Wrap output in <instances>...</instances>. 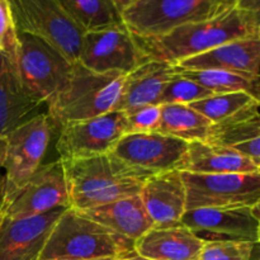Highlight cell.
I'll return each instance as SVG.
<instances>
[{"label":"cell","mask_w":260,"mask_h":260,"mask_svg":"<svg viewBox=\"0 0 260 260\" xmlns=\"http://www.w3.org/2000/svg\"><path fill=\"white\" fill-rule=\"evenodd\" d=\"M253 15L236 4L212 19L190 23L160 38L137 40L146 60L178 65L233 41L256 37Z\"/></svg>","instance_id":"cell-1"},{"label":"cell","mask_w":260,"mask_h":260,"mask_svg":"<svg viewBox=\"0 0 260 260\" xmlns=\"http://www.w3.org/2000/svg\"><path fill=\"white\" fill-rule=\"evenodd\" d=\"M134 251L135 243L69 207L53 226L38 260H119Z\"/></svg>","instance_id":"cell-2"},{"label":"cell","mask_w":260,"mask_h":260,"mask_svg":"<svg viewBox=\"0 0 260 260\" xmlns=\"http://www.w3.org/2000/svg\"><path fill=\"white\" fill-rule=\"evenodd\" d=\"M122 74H99L74 63L65 85L47 104L55 126L86 121L117 111L123 89Z\"/></svg>","instance_id":"cell-3"},{"label":"cell","mask_w":260,"mask_h":260,"mask_svg":"<svg viewBox=\"0 0 260 260\" xmlns=\"http://www.w3.org/2000/svg\"><path fill=\"white\" fill-rule=\"evenodd\" d=\"M236 0H117L124 27L137 40L160 38L190 23L212 19Z\"/></svg>","instance_id":"cell-4"},{"label":"cell","mask_w":260,"mask_h":260,"mask_svg":"<svg viewBox=\"0 0 260 260\" xmlns=\"http://www.w3.org/2000/svg\"><path fill=\"white\" fill-rule=\"evenodd\" d=\"M62 164L68 179L70 207L80 212L139 196L145 183L129 174L109 155L69 160Z\"/></svg>","instance_id":"cell-5"},{"label":"cell","mask_w":260,"mask_h":260,"mask_svg":"<svg viewBox=\"0 0 260 260\" xmlns=\"http://www.w3.org/2000/svg\"><path fill=\"white\" fill-rule=\"evenodd\" d=\"M10 5L18 32L47 43L71 63L78 62L85 33L58 0H12Z\"/></svg>","instance_id":"cell-6"},{"label":"cell","mask_w":260,"mask_h":260,"mask_svg":"<svg viewBox=\"0 0 260 260\" xmlns=\"http://www.w3.org/2000/svg\"><path fill=\"white\" fill-rule=\"evenodd\" d=\"M188 151V142L160 132L126 134L109 152L129 174L142 182L154 175L180 170Z\"/></svg>","instance_id":"cell-7"},{"label":"cell","mask_w":260,"mask_h":260,"mask_svg":"<svg viewBox=\"0 0 260 260\" xmlns=\"http://www.w3.org/2000/svg\"><path fill=\"white\" fill-rule=\"evenodd\" d=\"M73 66L47 43L27 33H19L18 73L30 95L41 104H48L55 98L68 81Z\"/></svg>","instance_id":"cell-8"},{"label":"cell","mask_w":260,"mask_h":260,"mask_svg":"<svg viewBox=\"0 0 260 260\" xmlns=\"http://www.w3.org/2000/svg\"><path fill=\"white\" fill-rule=\"evenodd\" d=\"M187 211L251 207L260 200V173L193 174L182 172Z\"/></svg>","instance_id":"cell-9"},{"label":"cell","mask_w":260,"mask_h":260,"mask_svg":"<svg viewBox=\"0 0 260 260\" xmlns=\"http://www.w3.org/2000/svg\"><path fill=\"white\" fill-rule=\"evenodd\" d=\"M53 126L55 124L48 114L41 113L8 136L7 159L4 164L8 205L42 165L52 136Z\"/></svg>","instance_id":"cell-10"},{"label":"cell","mask_w":260,"mask_h":260,"mask_svg":"<svg viewBox=\"0 0 260 260\" xmlns=\"http://www.w3.org/2000/svg\"><path fill=\"white\" fill-rule=\"evenodd\" d=\"M60 128L56 150L60 160L69 161L109 155L128 134V122L124 112L114 111L86 121L70 122Z\"/></svg>","instance_id":"cell-11"},{"label":"cell","mask_w":260,"mask_h":260,"mask_svg":"<svg viewBox=\"0 0 260 260\" xmlns=\"http://www.w3.org/2000/svg\"><path fill=\"white\" fill-rule=\"evenodd\" d=\"M137 40L126 27L85 33L78 62L99 74L127 75L145 62Z\"/></svg>","instance_id":"cell-12"},{"label":"cell","mask_w":260,"mask_h":260,"mask_svg":"<svg viewBox=\"0 0 260 260\" xmlns=\"http://www.w3.org/2000/svg\"><path fill=\"white\" fill-rule=\"evenodd\" d=\"M69 207L68 179L62 161L58 159L41 165L10 201L5 216L9 218H27Z\"/></svg>","instance_id":"cell-13"},{"label":"cell","mask_w":260,"mask_h":260,"mask_svg":"<svg viewBox=\"0 0 260 260\" xmlns=\"http://www.w3.org/2000/svg\"><path fill=\"white\" fill-rule=\"evenodd\" d=\"M259 221L251 207L197 208L184 213L182 225L198 239L210 241H258Z\"/></svg>","instance_id":"cell-14"},{"label":"cell","mask_w":260,"mask_h":260,"mask_svg":"<svg viewBox=\"0 0 260 260\" xmlns=\"http://www.w3.org/2000/svg\"><path fill=\"white\" fill-rule=\"evenodd\" d=\"M68 208L27 218L4 216L0 226V260H38L53 226Z\"/></svg>","instance_id":"cell-15"},{"label":"cell","mask_w":260,"mask_h":260,"mask_svg":"<svg viewBox=\"0 0 260 260\" xmlns=\"http://www.w3.org/2000/svg\"><path fill=\"white\" fill-rule=\"evenodd\" d=\"M140 198L154 228L180 225L187 212V192L182 172L172 170L145 180Z\"/></svg>","instance_id":"cell-16"},{"label":"cell","mask_w":260,"mask_h":260,"mask_svg":"<svg viewBox=\"0 0 260 260\" xmlns=\"http://www.w3.org/2000/svg\"><path fill=\"white\" fill-rule=\"evenodd\" d=\"M41 106L23 84L17 63L0 53V136L8 139L14 129L37 116Z\"/></svg>","instance_id":"cell-17"},{"label":"cell","mask_w":260,"mask_h":260,"mask_svg":"<svg viewBox=\"0 0 260 260\" xmlns=\"http://www.w3.org/2000/svg\"><path fill=\"white\" fill-rule=\"evenodd\" d=\"M182 70H222L244 75H260V38H244L182 61Z\"/></svg>","instance_id":"cell-18"},{"label":"cell","mask_w":260,"mask_h":260,"mask_svg":"<svg viewBox=\"0 0 260 260\" xmlns=\"http://www.w3.org/2000/svg\"><path fill=\"white\" fill-rule=\"evenodd\" d=\"M175 74L174 65L147 60L124 76L117 111L129 112L145 106H159L165 86Z\"/></svg>","instance_id":"cell-19"},{"label":"cell","mask_w":260,"mask_h":260,"mask_svg":"<svg viewBox=\"0 0 260 260\" xmlns=\"http://www.w3.org/2000/svg\"><path fill=\"white\" fill-rule=\"evenodd\" d=\"M205 241L184 225L152 228L135 243V253L151 260H197Z\"/></svg>","instance_id":"cell-20"},{"label":"cell","mask_w":260,"mask_h":260,"mask_svg":"<svg viewBox=\"0 0 260 260\" xmlns=\"http://www.w3.org/2000/svg\"><path fill=\"white\" fill-rule=\"evenodd\" d=\"M80 213L132 243H136L142 235L154 228L140 194L81 211Z\"/></svg>","instance_id":"cell-21"},{"label":"cell","mask_w":260,"mask_h":260,"mask_svg":"<svg viewBox=\"0 0 260 260\" xmlns=\"http://www.w3.org/2000/svg\"><path fill=\"white\" fill-rule=\"evenodd\" d=\"M182 172L193 174H236L258 173V160L245 156L235 149L207 144L188 142V151Z\"/></svg>","instance_id":"cell-22"},{"label":"cell","mask_w":260,"mask_h":260,"mask_svg":"<svg viewBox=\"0 0 260 260\" xmlns=\"http://www.w3.org/2000/svg\"><path fill=\"white\" fill-rule=\"evenodd\" d=\"M84 33L124 27L117 0H58Z\"/></svg>","instance_id":"cell-23"},{"label":"cell","mask_w":260,"mask_h":260,"mask_svg":"<svg viewBox=\"0 0 260 260\" xmlns=\"http://www.w3.org/2000/svg\"><path fill=\"white\" fill-rule=\"evenodd\" d=\"M213 123L196 109L185 104L161 106L160 134L183 140L185 142L207 141Z\"/></svg>","instance_id":"cell-24"},{"label":"cell","mask_w":260,"mask_h":260,"mask_svg":"<svg viewBox=\"0 0 260 260\" xmlns=\"http://www.w3.org/2000/svg\"><path fill=\"white\" fill-rule=\"evenodd\" d=\"M175 71L196 81L213 94L245 91L255 96L256 99L259 98L260 75H244L222 70H182L177 68Z\"/></svg>","instance_id":"cell-25"},{"label":"cell","mask_w":260,"mask_h":260,"mask_svg":"<svg viewBox=\"0 0 260 260\" xmlns=\"http://www.w3.org/2000/svg\"><path fill=\"white\" fill-rule=\"evenodd\" d=\"M256 137H260L259 106L253 107L222 123L213 124L206 142L233 149Z\"/></svg>","instance_id":"cell-26"},{"label":"cell","mask_w":260,"mask_h":260,"mask_svg":"<svg viewBox=\"0 0 260 260\" xmlns=\"http://www.w3.org/2000/svg\"><path fill=\"white\" fill-rule=\"evenodd\" d=\"M189 106L206 117L211 123L218 124L253 107L259 106V101L245 91H235V93L213 94Z\"/></svg>","instance_id":"cell-27"},{"label":"cell","mask_w":260,"mask_h":260,"mask_svg":"<svg viewBox=\"0 0 260 260\" xmlns=\"http://www.w3.org/2000/svg\"><path fill=\"white\" fill-rule=\"evenodd\" d=\"M213 95L212 91L207 90L202 85L197 84L196 81L180 75L175 71L174 75L169 80V83L165 86L164 91L160 98L159 106L164 104H189L194 102L202 101Z\"/></svg>","instance_id":"cell-28"},{"label":"cell","mask_w":260,"mask_h":260,"mask_svg":"<svg viewBox=\"0 0 260 260\" xmlns=\"http://www.w3.org/2000/svg\"><path fill=\"white\" fill-rule=\"evenodd\" d=\"M253 245L251 241H210L197 260H249Z\"/></svg>","instance_id":"cell-29"},{"label":"cell","mask_w":260,"mask_h":260,"mask_svg":"<svg viewBox=\"0 0 260 260\" xmlns=\"http://www.w3.org/2000/svg\"><path fill=\"white\" fill-rule=\"evenodd\" d=\"M19 33L9 0H0V53L17 63Z\"/></svg>","instance_id":"cell-30"},{"label":"cell","mask_w":260,"mask_h":260,"mask_svg":"<svg viewBox=\"0 0 260 260\" xmlns=\"http://www.w3.org/2000/svg\"><path fill=\"white\" fill-rule=\"evenodd\" d=\"M128 122V134L159 132L161 126V106H145L124 112Z\"/></svg>","instance_id":"cell-31"},{"label":"cell","mask_w":260,"mask_h":260,"mask_svg":"<svg viewBox=\"0 0 260 260\" xmlns=\"http://www.w3.org/2000/svg\"><path fill=\"white\" fill-rule=\"evenodd\" d=\"M236 151L241 152L245 156L251 157L254 160L260 159V137H256V139L251 140V141L244 142V144L238 145V146L233 147Z\"/></svg>","instance_id":"cell-32"},{"label":"cell","mask_w":260,"mask_h":260,"mask_svg":"<svg viewBox=\"0 0 260 260\" xmlns=\"http://www.w3.org/2000/svg\"><path fill=\"white\" fill-rule=\"evenodd\" d=\"M238 4L253 15L255 24L260 27V0H238Z\"/></svg>","instance_id":"cell-33"},{"label":"cell","mask_w":260,"mask_h":260,"mask_svg":"<svg viewBox=\"0 0 260 260\" xmlns=\"http://www.w3.org/2000/svg\"><path fill=\"white\" fill-rule=\"evenodd\" d=\"M7 205V178L4 173L0 172V213H5Z\"/></svg>","instance_id":"cell-34"},{"label":"cell","mask_w":260,"mask_h":260,"mask_svg":"<svg viewBox=\"0 0 260 260\" xmlns=\"http://www.w3.org/2000/svg\"><path fill=\"white\" fill-rule=\"evenodd\" d=\"M7 149H8V139L0 136V170L4 168L5 159H7Z\"/></svg>","instance_id":"cell-35"},{"label":"cell","mask_w":260,"mask_h":260,"mask_svg":"<svg viewBox=\"0 0 260 260\" xmlns=\"http://www.w3.org/2000/svg\"><path fill=\"white\" fill-rule=\"evenodd\" d=\"M249 260H260V241H255L254 243Z\"/></svg>","instance_id":"cell-36"},{"label":"cell","mask_w":260,"mask_h":260,"mask_svg":"<svg viewBox=\"0 0 260 260\" xmlns=\"http://www.w3.org/2000/svg\"><path fill=\"white\" fill-rule=\"evenodd\" d=\"M119 260H151V259H146V258H142V256H140V255H137L136 253H131V254H128V255H126V256H123V258H121Z\"/></svg>","instance_id":"cell-37"},{"label":"cell","mask_w":260,"mask_h":260,"mask_svg":"<svg viewBox=\"0 0 260 260\" xmlns=\"http://www.w3.org/2000/svg\"><path fill=\"white\" fill-rule=\"evenodd\" d=\"M251 211H253V215L255 216L256 220H258L260 222V200L258 201V203H256V205L253 206Z\"/></svg>","instance_id":"cell-38"},{"label":"cell","mask_w":260,"mask_h":260,"mask_svg":"<svg viewBox=\"0 0 260 260\" xmlns=\"http://www.w3.org/2000/svg\"><path fill=\"white\" fill-rule=\"evenodd\" d=\"M4 216H5V213H0V226H2L3 220H4Z\"/></svg>","instance_id":"cell-39"},{"label":"cell","mask_w":260,"mask_h":260,"mask_svg":"<svg viewBox=\"0 0 260 260\" xmlns=\"http://www.w3.org/2000/svg\"><path fill=\"white\" fill-rule=\"evenodd\" d=\"M258 241H260V223H259V228H258Z\"/></svg>","instance_id":"cell-40"},{"label":"cell","mask_w":260,"mask_h":260,"mask_svg":"<svg viewBox=\"0 0 260 260\" xmlns=\"http://www.w3.org/2000/svg\"><path fill=\"white\" fill-rule=\"evenodd\" d=\"M258 173H260V159L258 160Z\"/></svg>","instance_id":"cell-41"},{"label":"cell","mask_w":260,"mask_h":260,"mask_svg":"<svg viewBox=\"0 0 260 260\" xmlns=\"http://www.w3.org/2000/svg\"><path fill=\"white\" fill-rule=\"evenodd\" d=\"M256 36H258V37L260 38V27L258 28V32H256Z\"/></svg>","instance_id":"cell-42"},{"label":"cell","mask_w":260,"mask_h":260,"mask_svg":"<svg viewBox=\"0 0 260 260\" xmlns=\"http://www.w3.org/2000/svg\"><path fill=\"white\" fill-rule=\"evenodd\" d=\"M259 112H260V95H259Z\"/></svg>","instance_id":"cell-43"},{"label":"cell","mask_w":260,"mask_h":260,"mask_svg":"<svg viewBox=\"0 0 260 260\" xmlns=\"http://www.w3.org/2000/svg\"><path fill=\"white\" fill-rule=\"evenodd\" d=\"M102 260H116V259H102Z\"/></svg>","instance_id":"cell-44"}]
</instances>
